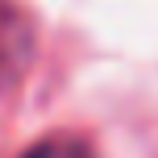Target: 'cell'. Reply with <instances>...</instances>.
I'll use <instances>...</instances> for the list:
<instances>
[{"label":"cell","instance_id":"6da1fadb","mask_svg":"<svg viewBox=\"0 0 158 158\" xmlns=\"http://www.w3.org/2000/svg\"><path fill=\"white\" fill-rule=\"evenodd\" d=\"M33 21L17 0H0V96L21 83V75L33 63Z\"/></svg>","mask_w":158,"mask_h":158},{"label":"cell","instance_id":"7a4b0ae2","mask_svg":"<svg viewBox=\"0 0 158 158\" xmlns=\"http://www.w3.org/2000/svg\"><path fill=\"white\" fill-rule=\"evenodd\" d=\"M25 158H92L83 142H71V137H50V142L25 150Z\"/></svg>","mask_w":158,"mask_h":158}]
</instances>
